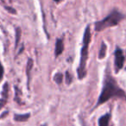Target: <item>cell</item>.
<instances>
[{
	"label": "cell",
	"mask_w": 126,
	"mask_h": 126,
	"mask_svg": "<svg viewBox=\"0 0 126 126\" xmlns=\"http://www.w3.org/2000/svg\"><path fill=\"white\" fill-rule=\"evenodd\" d=\"M62 78H63L62 74H61V73H57V74L54 75V80L55 81L58 85H60L61 83V81H62Z\"/></svg>",
	"instance_id": "30bf717a"
},
{
	"label": "cell",
	"mask_w": 126,
	"mask_h": 126,
	"mask_svg": "<svg viewBox=\"0 0 126 126\" xmlns=\"http://www.w3.org/2000/svg\"><path fill=\"white\" fill-rule=\"evenodd\" d=\"M21 37V30L19 29H16V46L18 45V42H19V39Z\"/></svg>",
	"instance_id": "7c38bea8"
},
{
	"label": "cell",
	"mask_w": 126,
	"mask_h": 126,
	"mask_svg": "<svg viewBox=\"0 0 126 126\" xmlns=\"http://www.w3.org/2000/svg\"><path fill=\"white\" fill-rule=\"evenodd\" d=\"M63 49H64V44H63V41L62 39H58L56 41V44H55V50H54V53H55V56H59L60 54H62Z\"/></svg>",
	"instance_id": "8992f818"
},
{
	"label": "cell",
	"mask_w": 126,
	"mask_h": 126,
	"mask_svg": "<svg viewBox=\"0 0 126 126\" xmlns=\"http://www.w3.org/2000/svg\"><path fill=\"white\" fill-rule=\"evenodd\" d=\"M8 84L5 83L4 86V89H3V93H2V98L0 99V110L3 108V106L4 105V104L7 102V98H8Z\"/></svg>",
	"instance_id": "5b68a950"
},
{
	"label": "cell",
	"mask_w": 126,
	"mask_h": 126,
	"mask_svg": "<svg viewBox=\"0 0 126 126\" xmlns=\"http://www.w3.org/2000/svg\"><path fill=\"white\" fill-rule=\"evenodd\" d=\"M91 41V31H90V26L86 28L83 36V46L80 52V61H79V66L78 67V76L80 79H84L86 74V61L88 57V47Z\"/></svg>",
	"instance_id": "7a4b0ae2"
},
{
	"label": "cell",
	"mask_w": 126,
	"mask_h": 126,
	"mask_svg": "<svg viewBox=\"0 0 126 126\" xmlns=\"http://www.w3.org/2000/svg\"><path fill=\"white\" fill-rule=\"evenodd\" d=\"M3 75H4V67H3L2 64L0 63V79H2Z\"/></svg>",
	"instance_id": "5bb4252c"
},
{
	"label": "cell",
	"mask_w": 126,
	"mask_h": 126,
	"mask_svg": "<svg viewBox=\"0 0 126 126\" xmlns=\"http://www.w3.org/2000/svg\"><path fill=\"white\" fill-rule=\"evenodd\" d=\"M54 1H55V2H60V1H61V0H54Z\"/></svg>",
	"instance_id": "9a60e30c"
},
{
	"label": "cell",
	"mask_w": 126,
	"mask_h": 126,
	"mask_svg": "<svg viewBox=\"0 0 126 126\" xmlns=\"http://www.w3.org/2000/svg\"><path fill=\"white\" fill-rule=\"evenodd\" d=\"M66 79H67V84H71V82H72V76H71V74L68 72L66 73Z\"/></svg>",
	"instance_id": "4fadbf2b"
},
{
	"label": "cell",
	"mask_w": 126,
	"mask_h": 126,
	"mask_svg": "<svg viewBox=\"0 0 126 126\" xmlns=\"http://www.w3.org/2000/svg\"><path fill=\"white\" fill-rule=\"evenodd\" d=\"M106 45H105V42H102L101 44V47H100V50H99V54H98V58L99 59H103L105 58V54H106Z\"/></svg>",
	"instance_id": "9c48e42d"
},
{
	"label": "cell",
	"mask_w": 126,
	"mask_h": 126,
	"mask_svg": "<svg viewBox=\"0 0 126 126\" xmlns=\"http://www.w3.org/2000/svg\"><path fill=\"white\" fill-rule=\"evenodd\" d=\"M32 67H33V61L31 59L28 60V63H27V74H28V77L30 78V73Z\"/></svg>",
	"instance_id": "8fae6325"
},
{
	"label": "cell",
	"mask_w": 126,
	"mask_h": 126,
	"mask_svg": "<svg viewBox=\"0 0 126 126\" xmlns=\"http://www.w3.org/2000/svg\"><path fill=\"white\" fill-rule=\"evenodd\" d=\"M30 114H22V115H19V114H16L15 115V120L17 121V122H24V121H27V119H29L30 117Z\"/></svg>",
	"instance_id": "ba28073f"
},
{
	"label": "cell",
	"mask_w": 126,
	"mask_h": 126,
	"mask_svg": "<svg viewBox=\"0 0 126 126\" xmlns=\"http://www.w3.org/2000/svg\"><path fill=\"white\" fill-rule=\"evenodd\" d=\"M111 98H124L126 100V94L118 86L114 78L109 73H107L104 79L103 88H102L101 94L98 98L96 107L105 103Z\"/></svg>",
	"instance_id": "6da1fadb"
},
{
	"label": "cell",
	"mask_w": 126,
	"mask_h": 126,
	"mask_svg": "<svg viewBox=\"0 0 126 126\" xmlns=\"http://www.w3.org/2000/svg\"><path fill=\"white\" fill-rule=\"evenodd\" d=\"M110 114L107 113L105 115L102 116L98 120V126H109V122H110Z\"/></svg>",
	"instance_id": "52a82bcc"
},
{
	"label": "cell",
	"mask_w": 126,
	"mask_h": 126,
	"mask_svg": "<svg viewBox=\"0 0 126 126\" xmlns=\"http://www.w3.org/2000/svg\"><path fill=\"white\" fill-rule=\"evenodd\" d=\"M124 60L125 59H124V55L122 49L117 47L115 51V67L117 72L123 67L124 63Z\"/></svg>",
	"instance_id": "277c9868"
},
{
	"label": "cell",
	"mask_w": 126,
	"mask_h": 126,
	"mask_svg": "<svg viewBox=\"0 0 126 126\" xmlns=\"http://www.w3.org/2000/svg\"><path fill=\"white\" fill-rule=\"evenodd\" d=\"M124 17V16L119 11L114 10L113 11L110 13L106 17L99 22H97L95 23V30L96 31H102L110 27H113L117 25L121 22V20Z\"/></svg>",
	"instance_id": "3957f363"
}]
</instances>
